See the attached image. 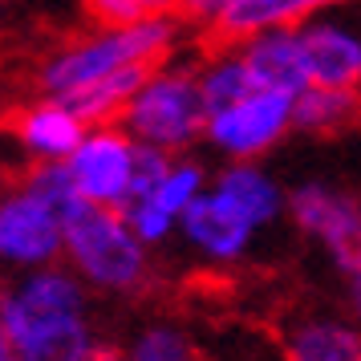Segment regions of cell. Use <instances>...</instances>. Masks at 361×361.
<instances>
[{
  "mask_svg": "<svg viewBox=\"0 0 361 361\" xmlns=\"http://www.w3.org/2000/svg\"><path fill=\"white\" fill-rule=\"evenodd\" d=\"M66 252L78 276H85L110 293H134L150 276L147 244L134 235L118 207H102L85 199L78 212L66 215Z\"/></svg>",
  "mask_w": 361,
  "mask_h": 361,
  "instance_id": "cell-1",
  "label": "cell"
},
{
  "mask_svg": "<svg viewBox=\"0 0 361 361\" xmlns=\"http://www.w3.org/2000/svg\"><path fill=\"white\" fill-rule=\"evenodd\" d=\"M122 118L130 122V130L142 142L163 150L195 142L212 122L203 82H195V78H150Z\"/></svg>",
  "mask_w": 361,
  "mask_h": 361,
  "instance_id": "cell-2",
  "label": "cell"
},
{
  "mask_svg": "<svg viewBox=\"0 0 361 361\" xmlns=\"http://www.w3.org/2000/svg\"><path fill=\"white\" fill-rule=\"evenodd\" d=\"M159 49H171V20L166 17H154V20H142V25H130V29H118V33L102 37V41H90V45H78L69 49L61 61H53L45 69L41 85L49 90L53 98H61L69 90H82V85L98 82L114 69L130 66L147 53H159Z\"/></svg>",
  "mask_w": 361,
  "mask_h": 361,
  "instance_id": "cell-3",
  "label": "cell"
},
{
  "mask_svg": "<svg viewBox=\"0 0 361 361\" xmlns=\"http://www.w3.org/2000/svg\"><path fill=\"white\" fill-rule=\"evenodd\" d=\"M66 252V224L41 195L17 187L0 199V260L20 268L53 264Z\"/></svg>",
  "mask_w": 361,
  "mask_h": 361,
  "instance_id": "cell-4",
  "label": "cell"
},
{
  "mask_svg": "<svg viewBox=\"0 0 361 361\" xmlns=\"http://www.w3.org/2000/svg\"><path fill=\"white\" fill-rule=\"evenodd\" d=\"M288 207H293V219L300 224V231L321 240L341 272L361 260V203L353 195L309 183V187L293 191Z\"/></svg>",
  "mask_w": 361,
  "mask_h": 361,
  "instance_id": "cell-5",
  "label": "cell"
},
{
  "mask_svg": "<svg viewBox=\"0 0 361 361\" xmlns=\"http://www.w3.org/2000/svg\"><path fill=\"white\" fill-rule=\"evenodd\" d=\"M130 163H134V142L122 130L102 126L98 134H90L78 142V150L69 154V175L78 183L90 203L102 207H126V191H130Z\"/></svg>",
  "mask_w": 361,
  "mask_h": 361,
  "instance_id": "cell-6",
  "label": "cell"
},
{
  "mask_svg": "<svg viewBox=\"0 0 361 361\" xmlns=\"http://www.w3.org/2000/svg\"><path fill=\"white\" fill-rule=\"evenodd\" d=\"M293 122V102L288 94H276V90H256L247 94L244 102H235L231 110L215 114L207 122V134H212L228 154H260L280 138V130Z\"/></svg>",
  "mask_w": 361,
  "mask_h": 361,
  "instance_id": "cell-7",
  "label": "cell"
},
{
  "mask_svg": "<svg viewBox=\"0 0 361 361\" xmlns=\"http://www.w3.org/2000/svg\"><path fill=\"white\" fill-rule=\"evenodd\" d=\"M166 57H171V49L147 53V57H138L130 66H122V69H114V73L98 78V82L82 85V90H69V94H61L57 102H61L73 118H82L85 126H110L114 118L126 114V106L134 102V94L166 66Z\"/></svg>",
  "mask_w": 361,
  "mask_h": 361,
  "instance_id": "cell-8",
  "label": "cell"
},
{
  "mask_svg": "<svg viewBox=\"0 0 361 361\" xmlns=\"http://www.w3.org/2000/svg\"><path fill=\"white\" fill-rule=\"evenodd\" d=\"M329 0H235L224 17H215L203 37H199V49L215 57V53H231L247 45V37H256L268 25H296V20L321 8Z\"/></svg>",
  "mask_w": 361,
  "mask_h": 361,
  "instance_id": "cell-9",
  "label": "cell"
},
{
  "mask_svg": "<svg viewBox=\"0 0 361 361\" xmlns=\"http://www.w3.org/2000/svg\"><path fill=\"white\" fill-rule=\"evenodd\" d=\"M183 231H187V240L199 247V252H207L212 260H235L240 252L247 247L252 240V219H247L228 195H203L199 191L191 203H187V212H183Z\"/></svg>",
  "mask_w": 361,
  "mask_h": 361,
  "instance_id": "cell-10",
  "label": "cell"
},
{
  "mask_svg": "<svg viewBox=\"0 0 361 361\" xmlns=\"http://www.w3.org/2000/svg\"><path fill=\"white\" fill-rule=\"evenodd\" d=\"M244 66L252 73L256 90H276V94H300L309 90V66H305V45L300 33H268L244 45Z\"/></svg>",
  "mask_w": 361,
  "mask_h": 361,
  "instance_id": "cell-11",
  "label": "cell"
},
{
  "mask_svg": "<svg viewBox=\"0 0 361 361\" xmlns=\"http://www.w3.org/2000/svg\"><path fill=\"white\" fill-rule=\"evenodd\" d=\"M300 45H305V66H309L312 85H325V90L357 85L361 45L353 37L337 33V29H329V25H317L309 33H300Z\"/></svg>",
  "mask_w": 361,
  "mask_h": 361,
  "instance_id": "cell-12",
  "label": "cell"
},
{
  "mask_svg": "<svg viewBox=\"0 0 361 361\" xmlns=\"http://www.w3.org/2000/svg\"><path fill=\"white\" fill-rule=\"evenodd\" d=\"M284 361H361V329L333 317H309L288 329Z\"/></svg>",
  "mask_w": 361,
  "mask_h": 361,
  "instance_id": "cell-13",
  "label": "cell"
},
{
  "mask_svg": "<svg viewBox=\"0 0 361 361\" xmlns=\"http://www.w3.org/2000/svg\"><path fill=\"white\" fill-rule=\"evenodd\" d=\"M82 126H85V122L69 114L61 102H49V106L25 110V114H17V122H13L17 138L33 150V154H41V159H66V154H73L78 142L85 138Z\"/></svg>",
  "mask_w": 361,
  "mask_h": 361,
  "instance_id": "cell-14",
  "label": "cell"
},
{
  "mask_svg": "<svg viewBox=\"0 0 361 361\" xmlns=\"http://www.w3.org/2000/svg\"><path fill=\"white\" fill-rule=\"evenodd\" d=\"M293 122L300 130L312 134H341L361 126V90L345 85V90H300L293 102Z\"/></svg>",
  "mask_w": 361,
  "mask_h": 361,
  "instance_id": "cell-15",
  "label": "cell"
},
{
  "mask_svg": "<svg viewBox=\"0 0 361 361\" xmlns=\"http://www.w3.org/2000/svg\"><path fill=\"white\" fill-rule=\"evenodd\" d=\"M219 195H228L240 212L252 219V228H264L280 215V191L264 179L256 166H231L219 175Z\"/></svg>",
  "mask_w": 361,
  "mask_h": 361,
  "instance_id": "cell-16",
  "label": "cell"
},
{
  "mask_svg": "<svg viewBox=\"0 0 361 361\" xmlns=\"http://www.w3.org/2000/svg\"><path fill=\"white\" fill-rule=\"evenodd\" d=\"M126 361H207L199 353V345L183 333L179 325H147L134 333Z\"/></svg>",
  "mask_w": 361,
  "mask_h": 361,
  "instance_id": "cell-17",
  "label": "cell"
},
{
  "mask_svg": "<svg viewBox=\"0 0 361 361\" xmlns=\"http://www.w3.org/2000/svg\"><path fill=\"white\" fill-rule=\"evenodd\" d=\"M203 191V171H199L195 163H179L166 171V179L150 191V195L134 199V203H142V207H150V212H159L163 219H171V224H179L183 212H187V203ZM126 212V207H122Z\"/></svg>",
  "mask_w": 361,
  "mask_h": 361,
  "instance_id": "cell-18",
  "label": "cell"
},
{
  "mask_svg": "<svg viewBox=\"0 0 361 361\" xmlns=\"http://www.w3.org/2000/svg\"><path fill=\"white\" fill-rule=\"evenodd\" d=\"M247 94H256V82H252V73H247L244 61H224V66H215L207 78H203V98H207V114H224L231 110L235 102H244Z\"/></svg>",
  "mask_w": 361,
  "mask_h": 361,
  "instance_id": "cell-19",
  "label": "cell"
},
{
  "mask_svg": "<svg viewBox=\"0 0 361 361\" xmlns=\"http://www.w3.org/2000/svg\"><path fill=\"white\" fill-rule=\"evenodd\" d=\"M171 159H166L163 147H134V163H130V191H126V207H130L134 199L150 195L159 183L166 179V171H171Z\"/></svg>",
  "mask_w": 361,
  "mask_h": 361,
  "instance_id": "cell-20",
  "label": "cell"
},
{
  "mask_svg": "<svg viewBox=\"0 0 361 361\" xmlns=\"http://www.w3.org/2000/svg\"><path fill=\"white\" fill-rule=\"evenodd\" d=\"M85 17L102 25V29H130V25H142L147 17V4L142 0H82Z\"/></svg>",
  "mask_w": 361,
  "mask_h": 361,
  "instance_id": "cell-21",
  "label": "cell"
},
{
  "mask_svg": "<svg viewBox=\"0 0 361 361\" xmlns=\"http://www.w3.org/2000/svg\"><path fill=\"white\" fill-rule=\"evenodd\" d=\"M235 0H179V17L199 20V25H212L215 17H224Z\"/></svg>",
  "mask_w": 361,
  "mask_h": 361,
  "instance_id": "cell-22",
  "label": "cell"
},
{
  "mask_svg": "<svg viewBox=\"0 0 361 361\" xmlns=\"http://www.w3.org/2000/svg\"><path fill=\"white\" fill-rule=\"evenodd\" d=\"M345 280H349V309L357 312V321H361V260L345 268Z\"/></svg>",
  "mask_w": 361,
  "mask_h": 361,
  "instance_id": "cell-23",
  "label": "cell"
},
{
  "mask_svg": "<svg viewBox=\"0 0 361 361\" xmlns=\"http://www.w3.org/2000/svg\"><path fill=\"white\" fill-rule=\"evenodd\" d=\"M147 4V17H171L179 13V0H142Z\"/></svg>",
  "mask_w": 361,
  "mask_h": 361,
  "instance_id": "cell-24",
  "label": "cell"
},
{
  "mask_svg": "<svg viewBox=\"0 0 361 361\" xmlns=\"http://www.w3.org/2000/svg\"><path fill=\"white\" fill-rule=\"evenodd\" d=\"M0 361H17V357H13V341H8V329H4V317H0Z\"/></svg>",
  "mask_w": 361,
  "mask_h": 361,
  "instance_id": "cell-25",
  "label": "cell"
},
{
  "mask_svg": "<svg viewBox=\"0 0 361 361\" xmlns=\"http://www.w3.org/2000/svg\"><path fill=\"white\" fill-rule=\"evenodd\" d=\"M90 361H126V353H118V349H102L98 345V353H94Z\"/></svg>",
  "mask_w": 361,
  "mask_h": 361,
  "instance_id": "cell-26",
  "label": "cell"
}]
</instances>
